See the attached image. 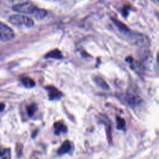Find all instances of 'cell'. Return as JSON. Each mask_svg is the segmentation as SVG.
Masks as SVG:
<instances>
[{
	"mask_svg": "<svg viewBox=\"0 0 159 159\" xmlns=\"http://www.w3.org/2000/svg\"><path fill=\"white\" fill-rule=\"evenodd\" d=\"M94 81L95 83L101 88H102L104 90H107L109 88V85L106 82V81L101 76H95L94 77Z\"/></svg>",
	"mask_w": 159,
	"mask_h": 159,
	"instance_id": "9c48e42d",
	"label": "cell"
},
{
	"mask_svg": "<svg viewBox=\"0 0 159 159\" xmlns=\"http://www.w3.org/2000/svg\"><path fill=\"white\" fill-rule=\"evenodd\" d=\"M0 156L2 159H11V150L9 148H6L1 152Z\"/></svg>",
	"mask_w": 159,
	"mask_h": 159,
	"instance_id": "9a60e30c",
	"label": "cell"
},
{
	"mask_svg": "<svg viewBox=\"0 0 159 159\" xmlns=\"http://www.w3.org/2000/svg\"><path fill=\"white\" fill-rule=\"evenodd\" d=\"M72 148V143L69 140H65L58 150V154H64L70 152Z\"/></svg>",
	"mask_w": 159,
	"mask_h": 159,
	"instance_id": "ba28073f",
	"label": "cell"
},
{
	"mask_svg": "<svg viewBox=\"0 0 159 159\" xmlns=\"http://www.w3.org/2000/svg\"><path fill=\"white\" fill-rule=\"evenodd\" d=\"M126 37L132 43L139 46H148L150 44L149 39L142 34L130 32L126 35Z\"/></svg>",
	"mask_w": 159,
	"mask_h": 159,
	"instance_id": "3957f363",
	"label": "cell"
},
{
	"mask_svg": "<svg viewBox=\"0 0 159 159\" xmlns=\"http://www.w3.org/2000/svg\"><path fill=\"white\" fill-rule=\"evenodd\" d=\"M157 63L159 66V53H158L157 56Z\"/></svg>",
	"mask_w": 159,
	"mask_h": 159,
	"instance_id": "d6986e66",
	"label": "cell"
},
{
	"mask_svg": "<svg viewBox=\"0 0 159 159\" xmlns=\"http://www.w3.org/2000/svg\"><path fill=\"white\" fill-rule=\"evenodd\" d=\"M112 20L114 24H115V25L119 29V30L122 34L125 35V36L130 32V30H129V27L125 24H124L123 22H122L119 20L116 19H114V18H112Z\"/></svg>",
	"mask_w": 159,
	"mask_h": 159,
	"instance_id": "52a82bcc",
	"label": "cell"
},
{
	"mask_svg": "<svg viewBox=\"0 0 159 159\" xmlns=\"http://www.w3.org/2000/svg\"><path fill=\"white\" fill-rule=\"evenodd\" d=\"M12 10L19 13L31 14L37 19H42L47 14V11L45 9L38 8L30 2L15 4L12 6Z\"/></svg>",
	"mask_w": 159,
	"mask_h": 159,
	"instance_id": "6da1fadb",
	"label": "cell"
},
{
	"mask_svg": "<svg viewBox=\"0 0 159 159\" xmlns=\"http://www.w3.org/2000/svg\"><path fill=\"white\" fill-rule=\"evenodd\" d=\"M45 89L47 91L48 98L50 100H56L61 98L62 93L56 87L53 86H47Z\"/></svg>",
	"mask_w": 159,
	"mask_h": 159,
	"instance_id": "8992f818",
	"label": "cell"
},
{
	"mask_svg": "<svg viewBox=\"0 0 159 159\" xmlns=\"http://www.w3.org/2000/svg\"><path fill=\"white\" fill-rule=\"evenodd\" d=\"M116 124L118 129H125V122L123 118L117 116L116 117Z\"/></svg>",
	"mask_w": 159,
	"mask_h": 159,
	"instance_id": "4fadbf2b",
	"label": "cell"
},
{
	"mask_svg": "<svg viewBox=\"0 0 159 159\" xmlns=\"http://www.w3.org/2000/svg\"><path fill=\"white\" fill-rule=\"evenodd\" d=\"M26 109H27L28 115L29 116H32L37 109V106L35 104L33 103V104H31L27 106L26 107Z\"/></svg>",
	"mask_w": 159,
	"mask_h": 159,
	"instance_id": "5bb4252c",
	"label": "cell"
},
{
	"mask_svg": "<svg viewBox=\"0 0 159 159\" xmlns=\"http://www.w3.org/2000/svg\"><path fill=\"white\" fill-rule=\"evenodd\" d=\"M9 21L14 25L20 27L25 26L30 27L34 25L32 19L21 14H13L9 18Z\"/></svg>",
	"mask_w": 159,
	"mask_h": 159,
	"instance_id": "7a4b0ae2",
	"label": "cell"
},
{
	"mask_svg": "<svg viewBox=\"0 0 159 159\" xmlns=\"http://www.w3.org/2000/svg\"><path fill=\"white\" fill-rule=\"evenodd\" d=\"M11 1H20V0H9Z\"/></svg>",
	"mask_w": 159,
	"mask_h": 159,
	"instance_id": "ffe728a7",
	"label": "cell"
},
{
	"mask_svg": "<svg viewBox=\"0 0 159 159\" xmlns=\"http://www.w3.org/2000/svg\"><path fill=\"white\" fill-rule=\"evenodd\" d=\"M126 100L129 104L131 105H136L140 102L141 99L136 90L133 88H130L127 91Z\"/></svg>",
	"mask_w": 159,
	"mask_h": 159,
	"instance_id": "5b68a950",
	"label": "cell"
},
{
	"mask_svg": "<svg viewBox=\"0 0 159 159\" xmlns=\"http://www.w3.org/2000/svg\"><path fill=\"white\" fill-rule=\"evenodd\" d=\"M46 58H55V59H61L63 55L61 52L58 49H54L48 52L45 55Z\"/></svg>",
	"mask_w": 159,
	"mask_h": 159,
	"instance_id": "30bf717a",
	"label": "cell"
},
{
	"mask_svg": "<svg viewBox=\"0 0 159 159\" xmlns=\"http://www.w3.org/2000/svg\"><path fill=\"white\" fill-rule=\"evenodd\" d=\"M14 37L12 29L7 24L0 21V40L9 41Z\"/></svg>",
	"mask_w": 159,
	"mask_h": 159,
	"instance_id": "277c9868",
	"label": "cell"
},
{
	"mask_svg": "<svg viewBox=\"0 0 159 159\" xmlns=\"http://www.w3.org/2000/svg\"><path fill=\"white\" fill-rule=\"evenodd\" d=\"M54 128L55 132L57 134H59L61 132H66L67 130L66 125L61 121L56 122L54 124Z\"/></svg>",
	"mask_w": 159,
	"mask_h": 159,
	"instance_id": "8fae6325",
	"label": "cell"
},
{
	"mask_svg": "<svg viewBox=\"0 0 159 159\" xmlns=\"http://www.w3.org/2000/svg\"><path fill=\"white\" fill-rule=\"evenodd\" d=\"M4 107H5V106L3 103H0V112L4 109Z\"/></svg>",
	"mask_w": 159,
	"mask_h": 159,
	"instance_id": "ac0fdd59",
	"label": "cell"
},
{
	"mask_svg": "<svg viewBox=\"0 0 159 159\" xmlns=\"http://www.w3.org/2000/svg\"><path fill=\"white\" fill-rule=\"evenodd\" d=\"M128 9H129V7H128L127 6V7H124L123 8V9H122V14H123V16H124V17L127 16L128 13H129Z\"/></svg>",
	"mask_w": 159,
	"mask_h": 159,
	"instance_id": "e0dca14e",
	"label": "cell"
},
{
	"mask_svg": "<svg viewBox=\"0 0 159 159\" xmlns=\"http://www.w3.org/2000/svg\"><path fill=\"white\" fill-rule=\"evenodd\" d=\"M0 2H1V0H0Z\"/></svg>",
	"mask_w": 159,
	"mask_h": 159,
	"instance_id": "44dd1931",
	"label": "cell"
},
{
	"mask_svg": "<svg viewBox=\"0 0 159 159\" xmlns=\"http://www.w3.org/2000/svg\"><path fill=\"white\" fill-rule=\"evenodd\" d=\"M21 83L25 87L28 88H33L35 85V81L33 79H32L31 78L28 77V76H25V77L22 78Z\"/></svg>",
	"mask_w": 159,
	"mask_h": 159,
	"instance_id": "7c38bea8",
	"label": "cell"
},
{
	"mask_svg": "<svg viewBox=\"0 0 159 159\" xmlns=\"http://www.w3.org/2000/svg\"><path fill=\"white\" fill-rule=\"evenodd\" d=\"M22 150H23V145L21 143H17L16 145V151L17 155L18 157H20L22 155Z\"/></svg>",
	"mask_w": 159,
	"mask_h": 159,
	"instance_id": "2e32d148",
	"label": "cell"
}]
</instances>
